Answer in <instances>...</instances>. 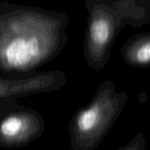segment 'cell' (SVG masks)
I'll list each match as a JSON object with an SVG mask.
<instances>
[{"mask_svg": "<svg viewBox=\"0 0 150 150\" xmlns=\"http://www.w3.org/2000/svg\"><path fill=\"white\" fill-rule=\"evenodd\" d=\"M69 21L64 12L0 2V75L29 76L57 58Z\"/></svg>", "mask_w": 150, "mask_h": 150, "instance_id": "obj_1", "label": "cell"}, {"mask_svg": "<svg viewBox=\"0 0 150 150\" xmlns=\"http://www.w3.org/2000/svg\"><path fill=\"white\" fill-rule=\"evenodd\" d=\"M88 13L83 41L86 65L98 72L108 64L117 37L126 25L150 23V0H85Z\"/></svg>", "mask_w": 150, "mask_h": 150, "instance_id": "obj_2", "label": "cell"}, {"mask_svg": "<svg viewBox=\"0 0 150 150\" xmlns=\"http://www.w3.org/2000/svg\"><path fill=\"white\" fill-rule=\"evenodd\" d=\"M127 99V92L117 91L113 80L101 82L89 103L78 109L69 121L72 150H95L115 124Z\"/></svg>", "mask_w": 150, "mask_h": 150, "instance_id": "obj_3", "label": "cell"}, {"mask_svg": "<svg viewBox=\"0 0 150 150\" xmlns=\"http://www.w3.org/2000/svg\"><path fill=\"white\" fill-rule=\"evenodd\" d=\"M45 123L42 115L17 101L0 110V147L18 149L26 146L43 134Z\"/></svg>", "mask_w": 150, "mask_h": 150, "instance_id": "obj_4", "label": "cell"}, {"mask_svg": "<svg viewBox=\"0 0 150 150\" xmlns=\"http://www.w3.org/2000/svg\"><path fill=\"white\" fill-rule=\"evenodd\" d=\"M67 82L65 74L61 70L38 71L29 76L0 75V101H17L34 94L53 93Z\"/></svg>", "mask_w": 150, "mask_h": 150, "instance_id": "obj_5", "label": "cell"}, {"mask_svg": "<svg viewBox=\"0 0 150 150\" xmlns=\"http://www.w3.org/2000/svg\"><path fill=\"white\" fill-rule=\"evenodd\" d=\"M120 54L130 67L147 69L150 67V32L133 35L120 49Z\"/></svg>", "mask_w": 150, "mask_h": 150, "instance_id": "obj_6", "label": "cell"}, {"mask_svg": "<svg viewBox=\"0 0 150 150\" xmlns=\"http://www.w3.org/2000/svg\"><path fill=\"white\" fill-rule=\"evenodd\" d=\"M116 150H146V138L144 134L140 131L128 144Z\"/></svg>", "mask_w": 150, "mask_h": 150, "instance_id": "obj_7", "label": "cell"}, {"mask_svg": "<svg viewBox=\"0 0 150 150\" xmlns=\"http://www.w3.org/2000/svg\"><path fill=\"white\" fill-rule=\"evenodd\" d=\"M12 101H0V110H1V109L4 106H5L6 104H8V103H10V102H12Z\"/></svg>", "mask_w": 150, "mask_h": 150, "instance_id": "obj_8", "label": "cell"}]
</instances>
